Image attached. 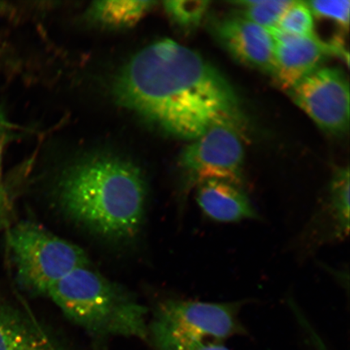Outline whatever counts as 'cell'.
Returning a JSON list of instances; mask_svg holds the SVG:
<instances>
[{
    "mask_svg": "<svg viewBox=\"0 0 350 350\" xmlns=\"http://www.w3.org/2000/svg\"><path fill=\"white\" fill-rule=\"evenodd\" d=\"M116 93L124 107L178 138L194 141L215 126L242 125L237 96L225 77L170 39L135 55L118 76Z\"/></svg>",
    "mask_w": 350,
    "mask_h": 350,
    "instance_id": "obj_1",
    "label": "cell"
},
{
    "mask_svg": "<svg viewBox=\"0 0 350 350\" xmlns=\"http://www.w3.org/2000/svg\"><path fill=\"white\" fill-rule=\"evenodd\" d=\"M54 195L70 221L113 242L135 238L146 216V178L137 165L116 155L88 156L69 165Z\"/></svg>",
    "mask_w": 350,
    "mask_h": 350,
    "instance_id": "obj_2",
    "label": "cell"
},
{
    "mask_svg": "<svg viewBox=\"0 0 350 350\" xmlns=\"http://www.w3.org/2000/svg\"><path fill=\"white\" fill-rule=\"evenodd\" d=\"M46 297L66 317L92 335L148 338L146 306L91 266L60 280Z\"/></svg>",
    "mask_w": 350,
    "mask_h": 350,
    "instance_id": "obj_3",
    "label": "cell"
},
{
    "mask_svg": "<svg viewBox=\"0 0 350 350\" xmlns=\"http://www.w3.org/2000/svg\"><path fill=\"white\" fill-rule=\"evenodd\" d=\"M17 282L34 296H47L73 271L91 266L82 248L31 221L16 223L8 233Z\"/></svg>",
    "mask_w": 350,
    "mask_h": 350,
    "instance_id": "obj_4",
    "label": "cell"
},
{
    "mask_svg": "<svg viewBox=\"0 0 350 350\" xmlns=\"http://www.w3.org/2000/svg\"><path fill=\"white\" fill-rule=\"evenodd\" d=\"M243 301L206 303L192 300L165 301L157 308L150 335L159 350H186L201 341H218L246 334L239 319Z\"/></svg>",
    "mask_w": 350,
    "mask_h": 350,
    "instance_id": "obj_5",
    "label": "cell"
},
{
    "mask_svg": "<svg viewBox=\"0 0 350 350\" xmlns=\"http://www.w3.org/2000/svg\"><path fill=\"white\" fill-rule=\"evenodd\" d=\"M239 131L230 125L213 126L183 150L179 160L182 199L211 179L243 185L244 148Z\"/></svg>",
    "mask_w": 350,
    "mask_h": 350,
    "instance_id": "obj_6",
    "label": "cell"
},
{
    "mask_svg": "<svg viewBox=\"0 0 350 350\" xmlns=\"http://www.w3.org/2000/svg\"><path fill=\"white\" fill-rule=\"evenodd\" d=\"M294 102L319 126L332 135H344L349 126V84L338 68H318L292 88Z\"/></svg>",
    "mask_w": 350,
    "mask_h": 350,
    "instance_id": "obj_7",
    "label": "cell"
},
{
    "mask_svg": "<svg viewBox=\"0 0 350 350\" xmlns=\"http://www.w3.org/2000/svg\"><path fill=\"white\" fill-rule=\"evenodd\" d=\"M274 40V70L272 76L282 90L288 91L317 69L327 56L336 55L349 63L342 38L323 41L317 35L299 36L269 29Z\"/></svg>",
    "mask_w": 350,
    "mask_h": 350,
    "instance_id": "obj_8",
    "label": "cell"
},
{
    "mask_svg": "<svg viewBox=\"0 0 350 350\" xmlns=\"http://www.w3.org/2000/svg\"><path fill=\"white\" fill-rule=\"evenodd\" d=\"M212 32L235 60L272 75L275 44L269 29L238 14L214 21Z\"/></svg>",
    "mask_w": 350,
    "mask_h": 350,
    "instance_id": "obj_9",
    "label": "cell"
},
{
    "mask_svg": "<svg viewBox=\"0 0 350 350\" xmlns=\"http://www.w3.org/2000/svg\"><path fill=\"white\" fill-rule=\"evenodd\" d=\"M349 169L335 170L325 198L319 204L317 213L306 234L317 245L342 240L349 233Z\"/></svg>",
    "mask_w": 350,
    "mask_h": 350,
    "instance_id": "obj_10",
    "label": "cell"
},
{
    "mask_svg": "<svg viewBox=\"0 0 350 350\" xmlns=\"http://www.w3.org/2000/svg\"><path fill=\"white\" fill-rule=\"evenodd\" d=\"M243 185L226 180L204 181L196 187V199L204 215L220 223L259 220V213Z\"/></svg>",
    "mask_w": 350,
    "mask_h": 350,
    "instance_id": "obj_11",
    "label": "cell"
},
{
    "mask_svg": "<svg viewBox=\"0 0 350 350\" xmlns=\"http://www.w3.org/2000/svg\"><path fill=\"white\" fill-rule=\"evenodd\" d=\"M0 350H61L49 332L0 297Z\"/></svg>",
    "mask_w": 350,
    "mask_h": 350,
    "instance_id": "obj_12",
    "label": "cell"
},
{
    "mask_svg": "<svg viewBox=\"0 0 350 350\" xmlns=\"http://www.w3.org/2000/svg\"><path fill=\"white\" fill-rule=\"evenodd\" d=\"M152 1H98L91 7V16L109 28H125L137 24L152 10Z\"/></svg>",
    "mask_w": 350,
    "mask_h": 350,
    "instance_id": "obj_13",
    "label": "cell"
},
{
    "mask_svg": "<svg viewBox=\"0 0 350 350\" xmlns=\"http://www.w3.org/2000/svg\"><path fill=\"white\" fill-rule=\"evenodd\" d=\"M291 0H247L233 1L241 10L239 14L262 28H277L280 20L293 3Z\"/></svg>",
    "mask_w": 350,
    "mask_h": 350,
    "instance_id": "obj_14",
    "label": "cell"
},
{
    "mask_svg": "<svg viewBox=\"0 0 350 350\" xmlns=\"http://www.w3.org/2000/svg\"><path fill=\"white\" fill-rule=\"evenodd\" d=\"M211 2L205 0H174L164 2L170 19L185 30L194 29L207 14Z\"/></svg>",
    "mask_w": 350,
    "mask_h": 350,
    "instance_id": "obj_15",
    "label": "cell"
},
{
    "mask_svg": "<svg viewBox=\"0 0 350 350\" xmlns=\"http://www.w3.org/2000/svg\"><path fill=\"white\" fill-rule=\"evenodd\" d=\"M280 31L299 35L314 36V16L306 2L295 1L284 13L277 28Z\"/></svg>",
    "mask_w": 350,
    "mask_h": 350,
    "instance_id": "obj_16",
    "label": "cell"
},
{
    "mask_svg": "<svg viewBox=\"0 0 350 350\" xmlns=\"http://www.w3.org/2000/svg\"><path fill=\"white\" fill-rule=\"evenodd\" d=\"M314 17L334 22L345 31L349 29L350 2L349 0H316L306 2Z\"/></svg>",
    "mask_w": 350,
    "mask_h": 350,
    "instance_id": "obj_17",
    "label": "cell"
},
{
    "mask_svg": "<svg viewBox=\"0 0 350 350\" xmlns=\"http://www.w3.org/2000/svg\"><path fill=\"white\" fill-rule=\"evenodd\" d=\"M18 186L15 180L0 183V231L10 226Z\"/></svg>",
    "mask_w": 350,
    "mask_h": 350,
    "instance_id": "obj_18",
    "label": "cell"
},
{
    "mask_svg": "<svg viewBox=\"0 0 350 350\" xmlns=\"http://www.w3.org/2000/svg\"><path fill=\"white\" fill-rule=\"evenodd\" d=\"M187 350H230L222 342L218 341H201L192 345Z\"/></svg>",
    "mask_w": 350,
    "mask_h": 350,
    "instance_id": "obj_19",
    "label": "cell"
},
{
    "mask_svg": "<svg viewBox=\"0 0 350 350\" xmlns=\"http://www.w3.org/2000/svg\"><path fill=\"white\" fill-rule=\"evenodd\" d=\"M4 143H5V131H4L3 122L0 119V183L2 182V157Z\"/></svg>",
    "mask_w": 350,
    "mask_h": 350,
    "instance_id": "obj_20",
    "label": "cell"
}]
</instances>
